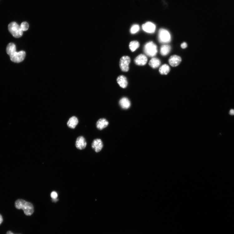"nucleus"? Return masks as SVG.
<instances>
[{"label": "nucleus", "instance_id": "f3484780", "mask_svg": "<svg viewBox=\"0 0 234 234\" xmlns=\"http://www.w3.org/2000/svg\"><path fill=\"white\" fill-rule=\"evenodd\" d=\"M171 50V47L168 45H162L160 48V53L163 56H166L169 53Z\"/></svg>", "mask_w": 234, "mask_h": 234}, {"label": "nucleus", "instance_id": "a878e982", "mask_svg": "<svg viewBox=\"0 0 234 234\" xmlns=\"http://www.w3.org/2000/svg\"><path fill=\"white\" fill-rule=\"evenodd\" d=\"M229 114L231 115H234V110L231 109L230 111Z\"/></svg>", "mask_w": 234, "mask_h": 234}, {"label": "nucleus", "instance_id": "6e6552de", "mask_svg": "<svg viewBox=\"0 0 234 234\" xmlns=\"http://www.w3.org/2000/svg\"><path fill=\"white\" fill-rule=\"evenodd\" d=\"M87 143L85 138L82 136L78 137L76 142V146L78 149L82 150L86 147Z\"/></svg>", "mask_w": 234, "mask_h": 234}, {"label": "nucleus", "instance_id": "4468645a", "mask_svg": "<svg viewBox=\"0 0 234 234\" xmlns=\"http://www.w3.org/2000/svg\"><path fill=\"white\" fill-rule=\"evenodd\" d=\"M117 81L122 88H126L128 85V82L127 78L123 75L119 76L117 79Z\"/></svg>", "mask_w": 234, "mask_h": 234}, {"label": "nucleus", "instance_id": "9b49d317", "mask_svg": "<svg viewBox=\"0 0 234 234\" xmlns=\"http://www.w3.org/2000/svg\"><path fill=\"white\" fill-rule=\"evenodd\" d=\"M169 62L170 65L176 67L181 63L182 59L180 57L177 55L171 56L169 59Z\"/></svg>", "mask_w": 234, "mask_h": 234}, {"label": "nucleus", "instance_id": "7ed1b4c3", "mask_svg": "<svg viewBox=\"0 0 234 234\" xmlns=\"http://www.w3.org/2000/svg\"><path fill=\"white\" fill-rule=\"evenodd\" d=\"M144 51L148 56L154 57L158 52L157 46L152 41L148 42L144 46Z\"/></svg>", "mask_w": 234, "mask_h": 234}, {"label": "nucleus", "instance_id": "393cba45", "mask_svg": "<svg viewBox=\"0 0 234 234\" xmlns=\"http://www.w3.org/2000/svg\"><path fill=\"white\" fill-rule=\"evenodd\" d=\"M3 218L2 216L0 214V225L3 222Z\"/></svg>", "mask_w": 234, "mask_h": 234}, {"label": "nucleus", "instance_id": "f8f14e48", "mask_svg": "<svg viewBox=\"0 0 234 234\" xmlns=\"http://www.w3.org/2000/svg\"><path fill=\"white\" fill-rule=\"evenodd\" d=\"M119 105L120 107L123 109H128L131 106V102L126 97L121 98L119 101Z\"/></svg>", "mask_w": 234, "mask_h": 234}, {"label": "nucleus", "instance_id": "0eeeda50", "mask_svg": "<svg viewBox=\"0 0 234 234\" xmlns=\"http://www.w3.org/2000/svg\"><path fill=\"white\" fill-rule=\"evenodd\" d=\"M104 146L103 142L101 139H96L93 140L91 147L96 153H98L102 149Z\"/></svg>", "mask_w": 234, "mask_h": 234}, {"label": "nucleus", "instance_id": "a211bd4d", "mask_svg": "<svg viewBox=\"0 0 234 234\" xmlns=\"http://www.w3.org/2000/svg\"><path fill=\"white\" fill-rule=\"evenodd\" d=\"M16 51L15 45L13 43H11L8 44L6 48V52L10 56L13 53Z\"/></svg>", "mask_w": 234, "mask_h": 234}, {"label": "nucleus", "instance_id": "aec40b11", "mask_svg": "<svg viewBox=\"0 0 234 234\" xmlns=\"http://www.w3.org/2000/svg\"><path fill=\"white\" fill-rule=\"evenodd\" d=\"M139 46V44L137 41H134L131 42L129 44V48L132 52H134Z\"/></svg>", "mask_w": 234, "mask_h": 234}, {"label": "nucleus", "instance_id": "2eb2a0df", "mask_svg": "<svg viewBox=\"0 0 234 234\" xmlns=\"http://www.w3.org/2000/svg\"><path fill=\"white\" fill-rule=\"evenodd\" d=\"M79 120L75 116H73L70 118L67 122L68 127L71 129L76 128L79 123Z\"/></svg>", "mask_w": 234, "mask_h": 234}, {"label": "nucleus", "instance_id": "20e7f679", "mask_svg": "<svg viewBox=\"0 0 234 234\" xmlns=\"http://www.w3.org/2000/svg\"><path fill=\"white\" fill-rule=\"evenodd\" d=\"M158 40L162 43H168L171 40L170 35L168 31L164 29H160L158 33Z\"/></svg>", "mask_w": 234, "mask_h": 234}, {"label": "nucleus", "instance_id": "6ab92c4d", "mask_svg": "<svg viewBox=\"0 0 234 234\" xmlns=\"http://www.w3.org/2000/svg\"><path fill=\"white\" fill-rule=\"evenodd\" d=\"M170 71L169 66L167 64L163 65L160 68L159 72L162 75H167Z\"/></svg>", "mask_w": 234, "mask_h": 234}, {"label": "nucleus", "instance_id": "1a4fd4ad", "mask_svg": "<svg viewBox=\"0 0 234 234\" xmlns=\"http://www.w3.org/2000/svg\"><path fill=\"white\" fill-rule=\"evenodd\" d=\"M142 28L146 32L153 33L155 32L156 26L153 23L149 22L143 25Z\"/></svg>", "mask_w": 234, "mask_h": 234}, {"label": "nucleus", "instance_id": "bb28decb", "mask_svg": "<svg viewBox=\"0 0 234 234\" xmlns=\"http://www.w3.org/2000/svg\"><path fill=\"white\" fill-rule=\"evenodd\" d=\"M6 234H15L14 233L11 231H9L7 232Z\"/></svg>", "mask_w": 234, "mask_h": 234}, {"label": "nucleus", "instance_id": "b1692460", "mask_svg": "<svg viewBox=\"0 0 234 234\" xmlns=\"http://www.w3.org/2000/svg\"><path fill=\"white\" fill-rule=\"evenodd\" d=\"M187 45L186 42H183L181 45V48L183 49H185L187 48Z\"/></svg>", "mask_w": 234, "mask_h": 234}, {"label": "nucleus", "instance_id": "ddd939ff", "mask_svg": "<svg viewBox=\"0 0 234 234\" xmlns=\"http://www.w3.org/2000/svg\"><path fill=\"white\" fill-rule=\"evenodd\" d=\"M109 124L108 120L105 119H100L98 120L96 124L97 129L100 130H102L106 128Z\"/></svg>", "mask_w": 234, "mask_h": 234}, {"label": "nucleus", "instance_id": "412c9836", "mask_svg": "<svg viewBox=\"0 0 234 234\" xmlns=\"http://www.w3.org/2000/svg\"><path fill=\"white\" fill-rule=\"evenodd\" d=\"M139 30V27L137 25L133 26L131 28L130 32L132 34H134L138 32Z\"/></svg>", "mask_w": 234, "mask_h": 234}, {"label": "nucleus", "instance_id": "4be33fe9", "mask_svg": "<svg viewBox=\"0 0 234 234\" xmlns=\"http://www.w3.org/2000/svg\"><path fill=\"white\" fill-rule=\"evenodd\" d=\"M20 27L23 31H27L29 28L28 23L26 22H22L21 23Z\"/></svg>", "mask_w": 234, "mask_h": 234}, {"label": "nucleus", "instance_id": "f257e3e1", "mask_svg": "<svg viewBox=\"0 0 234 234\" xmlns=\"http://www.w3.org/2000/svg\"><path fill=\"white\" fill-rule=\"evenodd\" d=\"M16 208L22 209L25 214L27 216L32 215L34 212V207L32 203L24 200L19 199L15 203Z\"/></svg>", "mask_w": 234, "mask_h": 234}, {"label": "nucleus", "instance_id": "f03ea898", "mask_svg": "<svg viewBox=\"0 0 234 234\" xmlns=\"http://www.w3.org/2000/svg\"><path fill=\"white\" fill-rule=\"evenodd\" d=\"M9 32L15 38L21 37L23 35V31L17 22H12L8 26Z\"/></svg>", "mask_w": 234, "mask_h": 234}, {"label": "nucleus", "instance_id": "423d86ee", "mask_svg": "<svg viewBox=\"0 0 234 234\" xmlns=\"http://www.w3.org/2000/svg\"><path fill=\"white\" fill-rule=\"evenodd\" d=\"M130 62V59L128 56H124L121 58L119 65L122 71L124 72H127L129 71V65Z\"/></svg>", "mask_w": 234, "mask_h": 234}, {"label": "nucleus", "instance_id": "5701e85b", "mask_svg": "<svg viewBox=\"0 0 234 234\" xmlns=\"http://www.w3.org/2000/svg\"><path fill=\"white\" fill-rule=\"evenodd\" d=\"M51 197L53 200L57 199L58 197V194L56 192L53 191L51 194Z\"/></svg>", "mask_w": 234, "mask_h": 234}, {"label": "nucleus", "instance_id": "9d476101", "mask_svg": "<svg viewBox=\"0 0 234 234\" xmlns=\"http://www.w3.org/2000/svg\"><path fill=\"white\" fill-rule=\"evenodd\" d=\"M148 59L144 55L141 54L139 55L134 59L135 63L137 65L143 66L147 63Z\"/></svg>", "mask_w": 234, "mask_h": 234}, {"label": "nucleus", "instance_id": "39448f33", "mask_svg": "<svg viewBox=\"0 0 234 234\" xmlns=\"http://www.w3.org/2000/svg\"><path fill=\"white\" fill-rule=\"evenodd\" d=\"M26 56L25 51H21L19 52L16 51L10 56L11 60L13 62L19 63L24 60Z\"/></svg>", "mask_w": 234, "mask_h": 234}, {"label": "nucleus", "instance_id": "dca6fc26", "mask_svg": "<svg viewBox=\"0 0 234 234\" xmlns=\"http://www.w3.org/2000/svg\"><path fill=\"white\" fill-rule=\"evenodd\" d=\"M160 60L157 58H153L149 62V66L155 69L161 65Z\"/></svg>", "mask_w": 234, "mask_h": 234}]
</instances>
